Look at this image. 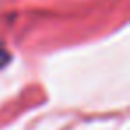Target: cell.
<instances>
[{"label":"cell","mask_w":130,"mask_h":130,"mask_svg":"<svg viewBox=\"0 0 130 130\" xmlns=\"http://www.w3.org/2000/svg\"><path fill=\"white\" fill-rule=\"evenodd\" d=\"M7 61H9V55H7V52H6V50H0V66H4Z\"/></svg>","instance_id":"cell-1"}]
</instances>
